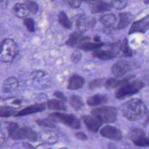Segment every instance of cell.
I'll return each mask as SVG.
<instances>
[{"label": "cell", "instance_id": "cell-1", "mask_svg": "<svg viewBox=\"0 0 149 149\" xmlns=\"http://www.w3.org/2000/svg\"><path fill=\"white\" fill-rule=\"evenodd\" d=\"M123 116L130 121H136L143 118L147 113L144 102L139 98H132L125 102L121 108Z\"/></svg>", "mask_w": 149, "mask_h": 149}, {"label": "cell", "instance_id": "cell-2", "mask_svg": "<svg viewBox=\"0 0 149 149\" xmlns=\"http://www.w3.org/2000/svg\"><path fill=\"white\" fill-rule=\"evenodd\" d=\"M6 129L9 137L13 140L28 139L35 141L37 139V133L29 126L19 127L17 123L11 122L8 123Z\"/></svg>", "mask_w": 149, "mask_h": 149}, {"label": "cell", "instance_id": "cell-3", "mask_svg": "<svg viewBox=\"0 0 149 149\" xmlns=\"http://www.w3.org/2000/svg\"><path fill=\"white\" fill-rule=\"evenodd\" d=\"M17 54V47L15 42L9 38L0 42V61L11 62Z\"/></svg>", "mask_w": 149, "mask_h": 149}, {"label": "cell", "instance_id": "cell-4", "mask_svg": "<svg viewBox=\"0 0 149 149\" xmlns=\"http://www.w3.org/2000/svg\"><path fill=\"white\" fill-rule=\"evenodd\" d=\"M144 86V84L140 80H133L119 87L115 92V97L122 100L137 93Z\"/></svg>", "mask_w": 149, "mask_h": 149}, {"label": "cell", "instance_id": "cell-5", "mask_svg": "<svg viewBox=\"0 0 149 149\" xmlns=\"http://www.w3.org/2000/svg\"><path fill=\"white\" fill-rule=\"evenodd\" d=\"M48 117L55 122L63 123L73 129H79L81 127L80 120L73 114L54 112L50 113L48 115Z\"/></svg>", "mask_w": 149, "mask_h": 149}, {"label": "cell", "instance_id": "cell-6", "mask_svg": "<svg viewBox=\"0 0 149 149\" xmlns=\"http://www.w3.org/2000/svg\"><path fill=\"white\" fill-rule=\"evenodd\" d=\"M117 109L114 107L102 106L91 111L92 115L96 116L104 123H113L116 120Z\"/></svg>", "mask_w": 149, "mask_h": 149}, {"label": "cell", "instance_id": "cell-7", "mask_svg": "<svg viewBox=\"0 0 149 149\" xmlns=\"http://www.w3.org/2000/svg\"><path fill=\"white\" fill-rule=\"evenodd\" d=\"M100 133L102 137L115 141H119L122 139L121 132L116 127L110 125L102 127L100 130Z\"/></svg>", "mask_w": 149, "mask_h": 149}, {"label": "cell", "instance_id": "cell-8", "mask_svg": "<svg viewBox=\"0 0 149 149\" xmlns=\"http://www.w3.org/2000/svg\"><path fill=\"white\" fill-rule=\"evenodd\" d=\"M81 119L87 129L93 133L97 132L102 124L100 119L92 115L82 116Z\"/></svg>", "mask_w": 149, "mask_h": 149}, {"label": "cell", "instance_id": "cell-9", "mask_svg": "<svg viewBox=\"0 0 149 149\" xmlns=\"http://www.w3.org/2000/svg\"><path fill=\"white\" fill-rule=\"evenodd\" d=\"M149 29V15L133 22L130 27L129 34L134 33H144Z\"/></svg>", "mask_w": 149, "mask_h": 149}, {"label": "cell", "instance_id": "cell-10", "mask_svg": "<svg viewBox=\"0 0 149 149\" xmlns=\"http://www.w3.org/2000/svg\"><path fill=\"white\" fill-rule=\"evenodd\" d=\"M131 69L130 63L125 61L121 60L116 62L111 67L112 74L116 77H120Z\"/></svg>", "mask_w": 149, "mask_h": 149}, {"label": "cell", "instance_id": "cell-11", "mask_svg": "<svg viewBox=\"0 0 149 149\" xmlns=\"http://www.w3.org/2000/svg\"><path fill=\"white\" fill-rule=\"evenodd\" d=\"M90 38L87 36H83L82 33L78 31L73 32L68 37L66 44L69 47H77L80 45L90 41Z\"/></svg>", "mask_w": 149, "mask_h": 149}, {"label": "cell", "instance_id": "cell-12", "mask_svg": "<svg viewBox=\"0 0 149 149\" xmlns=\"http://www.w3.org/2000/svg\"><path fill=\"white\" fill-rule=\"evenodd\" d=\"M45 108H46V107L45 104L44 103L31 105L17 112L14 115V116L19 117V116H23L33 114L35 113L41 112L45 110Z\"/></svg>", "mask_w": 149, "mask_h": 149}, {"label": "cell", "instance_id": "cell-13", "mask_svg": "<svg viewBox=\"0 0 149 149\" xmlns=\"http://www.w3.org/2000/svg\"><path fill=\"white\" fill-rule=\"evenodd\" d=\"M74 22L77 31L82 33L86 31L88 27L93 26L95 22L94 20H88L86 17L82 14L75 16L74 17Z\"/></svg>", "mask_w": 149, "mask_h": 149}, {"label": "cell", "instance_id": "cell-14", "mask_svg": "<svg viewBox=\"0 0 149 149\" xmlns=\"http://www.w3.org/2000/svg\"><path fill=\"white\" fill-rule=\"evenodd\" d=\"M118 49H116V48H112L108 50L98 49L94 50L91 53V55L94 58L105 61L115 58L118 54Z\"/></svg>", "mask_w": 149, "mask_h": 149}, {"label": "cell", "instance_id": "cell-15", "mask_svg": "<svg viewBox=\"0 0 149 149\" xmlns=\"http://www.w3.org/2000/svg\"><path fill=\"white\" fill-rule=\"evenodd\" d=\"M133 78V76H127L122 78L116 77L110 78L105 81L104 86L107 88H113L117 87H120L130 81Z\"/></svg>", "mask_w": 149, "mask_h": 149}, {"label": "cell", "instance_id": "cell-16", "mask_svg": "<svg viewBox=\"0 0 149 149\" xmlns=\"http://www.w3.org/2000/svg\"><path fill=\"white\" fill-rule=\"evenodd\" d=\"M91 3V11L93 13H101L109 10L112 6L111 4L101 0H97Z\"/></svg>", "mask_w": 149, "mask_h": 149}, {"label": "cell", "instance_id": "cell-17", "mask_svg": "<svg viewBox=\"0 0 149 149\" xmlns=\"http://www.w3.org/2000/svg\"><path fill=\"white\" fill-rule=\"evenodd\" d=\"M84 83V80L81 76L78 74H73L69 79L68 88L69 90H77L81 88Z\"/></svg>", "mask_w": 149, "mask_h": 149}, {"label": "cell", "instance_id": "cell-18", "mask_svg": "<svg viewBox=\"0 0 149 149\" xmlns=\"http://www.w3.org/2000/svg\"><path fill=\"white\" fill-rule=\"evenodd\" d=\"M107 101L108 97L106 95L101 94H95L90 97L87 100V103L90 106L95 107L105 104Z\"/></svg>", "mask_w": 149, "mask_h": 149}, {"label": "cell", "instance_id": "cell-19", "mask_svg": "<svg viewBox=\"0 0 149 149\" xmlns=\"http://www.w3.org/2000/svg\"><path fill=\"white\" fill-rule=\"evenodd\" d=\"M116 20L115 16L113 14L108 13L102 16L100 19V22L104 26V29L106 31L109 30L114 24Z\"/></svg>", "mask_w": 149, "mask_h": 149}, {"label": "cell", "instance_id": "cell-20", "mask_svg": "<svg viewBox=\"0 0 149 149\" xmlns=\"http://www.w3.org/2000/svg\"><path fill=\"white\" fill-rule=\"evenodd\" d=\"M47 107L52 110H56V111H66V107L61 100H55V99H51L48 100L47 102Z\"/></svg>", "mask_w": 149, "mask_h": 149}, {"label": "cell", "instance_id": "cell-21", "mask_svg": "<svg viewBox=\"0 0 149 149\" xmlns=\"http://www.w3.org/2000/svg\"><path fill=\"white\" fill-rule=\"evenodd\" d=\"M18 86V80L12 76L8 78L3 83L2 88L3 91L6 93L11 92L14 90Z\"/></svg>", "mask_w": 149, "mask_h": 149}, {"label": "cell", "instance_id": "cell-22", "mask_svg": "<svg viewBox=\"0 0 149 149\" xmlns=\"http://www.w3.org/2000/svg\"><path fill=\"white\" fill-rule=\"evenodd\" d=\"M119 19L116 29H123L126 28L131 22V16L129 13H121L119 14Z\"/></svg>", "mask_w": 149, "mask_h": 149}, {"label": "cell", "instance_id": "cell-23", "mask_svg": "<svg viewBox=\"0 0 149 149\" xmlns=\"http://www.w3.org/2000/svg\"><path fill=\"white\" fill-rule=\"evenodd\" d=\"M15 15L20 18H23L27 16L29 13L27 8L24 3H16L13 9Z\"/></svg>", "mask_w": 149, "mask_h": 149}, {"label": "cell", "instance_id": "cell-24", "mask_svg": "<svg viewBox=\"0 0 149 149\" xmlns=\"http://www.w3.org/2000/svg\"><path fill=\"white\" fill-rule=\"evenodd\" d=\"M104 45V44L102 42H91L90 41L84 42L77 48L84 50L85 51H89L91 50H96L100 48Z\"/></svg>", "mask_w": 149, "mask_h": 149}, {"label": "cell", "instance_id": "cell-25", "mask_svg": "<svg viewBox=\"0 0 149 149\" xmlns=\"http://www.w3.org/2000/svg\"><path fill=\"white\" fill-rule=\"evenodd\" d=\"M58 20L59 23L64 28L69 29L72 26L71 20L68 18V16L64 12H61L58 16Z\"/></svg>", "mask_w": 149, "mask_h": 149}, {"label": "cell", "instance_id": "cell-26", "mask_svg": "<svg viewBox=\"0 0 149 149\" xmlns=\"http://www.w3.org/2000/svg\"><path fill=\"white\" fill-rule=\"evenodd\" d=\"M69 102L70 106L76 111L80 109L83 106V103L81 98L76 95H70Z\"/></svg>", "mask_w": 149, "mask_h": 149}, {"label": "cell", "instance_id": "cell-27", "mask_svg": "<svg viewBox=\"0 0 149 149\" xmlns=\"http://www.w3.org/2000/svg\"><path fill=\"white\" fill-rule=\"evenodd\" d=\"M16 113V109L12 107H0V118H8L15 115Z\"/></svg>", "mask_w": 149, "mask_h": 149}, {"label": "cell", "instance_id": "cell-28", "mask_svg": "<svg viewBox=\"0 0 149 149\" xmlns=\"http://www.w3.org/2000/svg\"><path fill=\"white\" fill-rule=\"evenodd\" d=\"M146 135L145 132L141 129L134 128L132 129L128 134V137L133 142V141L141 137L142 136Z\"/></svg>", "mask_w": 149, "mask_h": 149}, {"label": "cell", "instance_id": "cell-29", "mask_svg": "<svg viewBox=\"0 0 149 149\" xmlns=\"http://www.w3.org/2000/svg\"><path fill=\"white\" fill-rule=\"evenodd\" d=\"M120 50L122 52V54L125 57H130L132 55V52L130 49L127 39H125L123 42L120 44Z\"/></svg>", "mask_w": 149, "mask_h": 149}, {"label": "cell", "instance_id": "cell-30", "mask_svg": "<svg viewBox=\"0 0 149 149\" xmlns=\"http://www.w3.org/2000/svg\"><path fill=\"white\" fill-rule=\"evenodd\" d=\"M23 3L27 8L29 12L31 14L34 15L38 12V6L36 2L30 0H25Z\"/></svg>", "mask_w": 149, "mask_h": 149}, {"label": "cell", "instance_id": "cell-31", "mask_svg": "<svg viewBox=\"0 0 149 149\" xmlns=\"http://www.w3.org/2000/svg\"><path fill=\"white\" fill-rule=\"evenodd\" d=\"M37 124L40 126H42L49 128H54L55 127V122L53 121L49 117L48 118L42 119H37L35 120Z\"/></svg>", "mask_w": 149, "mask_h": 149}, {"label": "cell", "instance_id": "cell-32", "mask_svg": "<svg viewBox=\"0 0 149 149\" xmlns=\"http://www.w3.org/2000/svg\"><path fill=\"white\" fill-rule=\"evenodd\" d=\"M133 144L139 147H147L149 146V134L147 136L146 135L134 140L133 141Z\"/></svg>", "mask_w": 149, "mask_h": 149}, {"label": "cell", "instance_id": "cell-33", "mask_svg": "<svg viewBox=\"0 0 149 149\" xmlns=\"http://www.w3.org/2000/svg\"><path fill=\"white\" fill-rule=\"evenodd\" d=\"M105 80L104 78H98L92 80L89 83L88 85V87L90 89H95L100 87L103 84H104L105 82Z\"/></svg>", "mask_w": 149, "mask_h": 149}, {"label": "cell", "instance_id": "cell-34", "mask_svg": "<svg viewBox=\"0 0 149 149\" xmlns=\"http://www.w3.org/2000/svg\"><path fill=\"white\" fill-rule=\"evenodd\" d=\"M127 3V0H113L111 6L116 9L120 10L125 8Z\"/></svg>", "mask_w": 149, "mask_h": 149}, {"label": "cell", "instance_id": "cell-35", "mask_svg": "<svg viewBox=\"0 0 149 149\" xmlns=\"http://www.w3.org/2000/svg\"><path fill=\"white\" fill-rule=\"evenodd\" d=\"M23 23L26 26L27 30L30 32H33L35 30V23L34 20L30 18L27 17L24 19Z\"/></svg>", "mask_w": 149, "mask_h": 149}, {"label": "cell", "instance_id": "cell-36", "mask_svg": "<svg viewBox=\"0 0 149 149\" xmlns=\"http://www.w3.org/2000/svg\"><path fill=\"white\" fill-rule=\"evenodd\" d=\"M63 2L72 8H77L81 5V0H63Z\"/></svg>", "mask_w": 149, "mask_h": 149}, {"label": "cell", "instance_id": "cell-37", "mask_svg": "<svg viewBox=\"0 0 149 149\" xmlns=\"http://www.w3.org/2000/svg\"><path fill=\"white\" fill-rule=\"evenodd\" d=\"M81 58V54L80 51L76 50L72 52L71 55V58L73 62H77L79 61V60Z\"/></svg>", "mask_w": 149, "mask_h": 149}, {"label": "cell", "instance_id": "cell-38", "mask_svg": "<svg viewBox=\"0 0 149 149\" xmlns=\"http://www.w3.org/2000/svg\"><path fill=\"white\" fill-rule=\"evenodd\" d=\"M54 95L55 97L59 98L60 100L62 101L63 102H66L68 101L67 98L65 97V95L63 94V93H62L61 91H56L54 92Z\"/></svg>", "mask_w": 149, "mask_h": 149}, {"label": "cell", "instance_id": "cell-39", "mask_svg": "<svg viewBox=\"0 0 149 149\" xmlns=\"http://www.w3.org/2000/svg\"><path fill=\"white\" fill-rule=\"evenodd\" d=\"M75 136L81 140H86L87 139V136H86V134L81 132H77L75 133Z\"/></svg>", "mask_w": 149, "mask_h": 149}, {"label": "cell", "instance_id": "cell-40", "mask_svg": "<svg viewBox=\"0 0 149 149\" xmlns=\"http://www.w3.org/2000/svg\"><path fill=\"white\" fill-rule=\"evenodd\" d=\"M143 125L145 126H147L149 125V115H148V116L147 117L146 119L145 120V122L143 123Z\"/></svg>", "mask_w": 149, "mask_h": 149}, {"label": "cell", "instance_id": "cell-41", "mask_svg": "<svg viewBox=\"0 0 149 149\" xmlns=\"http://www.w3.org/2000/svg\"><path fill=\"white\" fill-rule=\"evenodd\" d=\"M100 37L98 36H95L94 37V40L95 41V42H100Z\"/></svg>", "mask_w": 149, "mask_h": 149}, {"label": "cell", "instance_id": "cell-42", "mask_svg": "<svg viewBox=\"0 0 149 149\" xmlns=\"http://www.w3.org/2000/svg\"><path fill=\"white\" fill-rule=\"evenodd\" d=\"M20 102H21V101L20 100H16L15 101H14L13 102V103L15 104H19L20 103Z\"/></svg>", "mask_w": 149, "mask_h": 149}, {"label": "cell", "instance_id": "cell-43", "mask_svg": "<svg viewBox=\"0 0 149 149\" xmlns=\"http://www.w3.org/2000/svg\"><path fill=\"white\" fill-rule=\"evenodd\" d=\"M81 1H84V2H86L93 3V2H94V1H95L97 0H81Z\"/></svg>", "mask_w": 149, "mask_h": 149}, {"label": "cell", "instance_id": "cell-44", "mask_svg": "<svg viewBox=\"0 0 149 149\" xmlns=\"http://www.w3.org/2000/svg\"><path fill=\"white\" fill-rule=\"evenodd\" d=\"M144 2L146 4H149V0H144Z\"/></svg>", "mask_w": 149, "mask_h": 149}, {"label": "cell", "instance_id": "cell-45", "mask_svg": "<svg viewBox=\"0 0 149 149\" xmlns=\"http://www.w3.org/2000/svg\"><path fill=\"white\" fill-rule=\"evenodd\" d=\"M51 1H54V0H51Z\"/></svg>", "mask_w": 149, "mask_h": 149}]
</instances>
